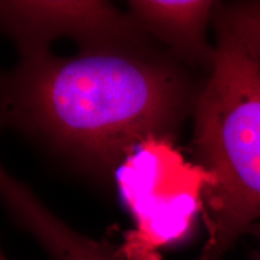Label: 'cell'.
Returning a JSON list of instances; mask_svg holds the SVG:
<instances>
[{"mask_svg": "<svg viewBox=\"0 0 260 260\" xmlns=\"http://www.w3.org/2000/svg\"><path fill=\"white\" fill-rule=\"evenodd\" d=\"M200 84L157 42L73 57L24 52L0 73V129L106 182L140 146L176 138Z\"/></svg>", "mask_w": 260, "mask_h": 260, "instance_id": "cell-1", "label": "cell"}, {"mask_svg": "<svg viewBox=\"0 0 260 260\" xmlns=\"http://www.w3.org/2000/svg\"><path fill=\"white\" fill-rule=\"evenodd\" d=\"M214 32L216 57L191 113V152L206 177L199 260H225L260 225V61Z\"/></svg>", "mask_w": 260, "mask_h": 260, "instance_id": "cell-2", "label": "cell"}, {"mask_svg": "<svg viewBox=\"0 0 260 260\" xmlns=\"http://www.w3.org/2000/svg\"><path fill=\"white\" fill-rule=\"evenodd\" d=\"M0 30L18 53L50 50L59 39L74 40L80 51L155 42L128 12L100 0H0Z\"/></svg>", "mask_w": 260, "mask_h": 260, "instance_id": "cell-3", "label": "cell"}, {"mask_svg": "<svg viewBox=\"0 0 260 260\" xmlns=\"http://www.w3.org/2000/svg\"><path fill=\"white\" fill-rule=\"evenodd\" d=\"M0 203L51 260H129L121 248L79 232L0 164Z\"/></svg>", "mask_w": 260, "mask_h": 260, "instance_id": "cell-4", "label": "cell"}, {"mask_svg": "<svg viewBox=\"0 0 260 260\" xmlns=\"http://www.w3.org/2000/svg\"><path fill=\"white\" fill-rule=\"evenodd\" d=\"M217 5L210 0H133L126 12L178 61L209 73L216 47L207 39V29Z\"/></svg>", "mask_w": 260, "mask_h": 260, "instance_id": "cell-5", "label": "cell"}, {"mask_svg": "<svg viewBox=\"0 0 260 260\" xmlns=\"http://www.w3.org/2000/svg\"><path fill=\"white\" fill-rule=\"evenodd\" d=\"M212 24L214 31L229 37L248 56L260 61V0L218 3Z\"/></svg>", "mask_w": 260, "mask_h": 260, "instance_id": "cell-6", "label": "cell"}, {"mask_svg": "<svg viewBox=\"0 0 260 260\" xmlns=\"http://www.w3.org/2000/svg\"><path fill=\"white\" fill-rule=\"evenodd\" d=\"M251 235L254 237L255 248L253 251L252 260H260V225L255 226L251 232Z\"/></svg>", "mask_w": 260, "mask_h": 260, "instance_id": "cell-7", "label": "cell"}]
</instances>
